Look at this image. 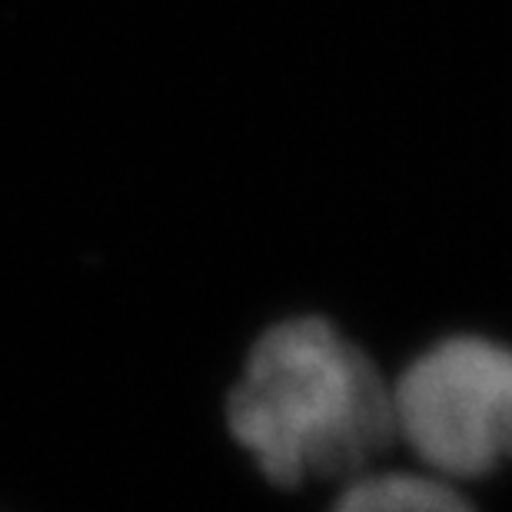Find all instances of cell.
<instances>
[{
    "mask_svg": "<svg viewBox=\"0 0 512 512\" xmlns=\"http://www.w3.org/2000/svg\"><path fill=\"white\" fill-rule=\"evenodd\" d=\"M396 433L443 476H483L512 459V350L449 336L393 386Z\"/></svg>",
    "mask_w": 512,
    "mask_h": 512,
    "instance_id": "cell-2",
    "label": "cell"
},
{
    "mask_svg": "<svg viewBox=\"0 0 512 512\" xmlns=\"http://www.w3.org/2000/svg\"><path fill=\"white\" fill-rule=\"evenodd\" d=\"M227 426L276 486L353 476L396 433L393 386L330 320L293 316L253 343Z\"/></svg>",
    "mask_w": 512,
    "mask_h": 512,
    "instance_id": "cell-1",
    "label": "cell"
},
{
    "mask_svg": "<svg viewBox=\"0 0 512 512\" xmlns=\"http://www.w3.org/2000/svg\"><path fill=\"white\" fill-rule=\"evenodd\" d=\"M333 512H473V506L439 476L376 473L353 479Z\"/></svg>",
    "mask_w": 512,
    "mask_h": 512,
    "instance_id": "cell-3",
    "label": "cell"
}]
</instances>
